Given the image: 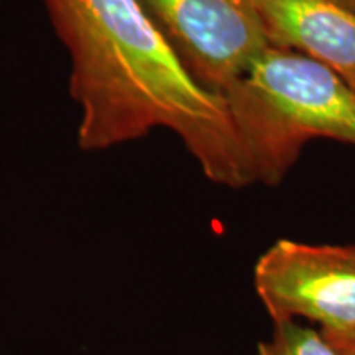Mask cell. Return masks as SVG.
I'll list each match as a JSON object with an SVG mask.
<instances>
[{
  "mask_svg": "<svg viewBox=\"0 0 355 355\" xmlns=\"http://www.w3.org/2000/svg\"><path fill=\"white\" fill-rule=\"evenodd\" d=\"M73 60L79 145L102 150L170 128L207 180L252 184L224 97L191 78L137 0H44Z\"/></svg>",
  "mask_w": 355,
  "mask_h": 355,
  "instance_id": "cell-1",
  "label": "cell"
},
{
  "mask_svg": "<svg viewBox=\"0 0 355 355\" xmlns=\"http://www.w3.org/2000/svg\"><path fill=\"white\" fill-rule=\"evenodd\" d=\"M220 96L254 183H282L311 140L355 146V89L301 53L266 48Z\"/></svg>",
  "mask_w": 355,
  "mask_h": 355,
  "instance_id": "cell-2",
  "label": "cell"
},
{
  "mask_svg": "<svg viewBox=\"0 0 355 355\" xmlns=\"http://www.w3.org/2000/svg\"><path fill=\"white\" fill-rule=\"evenodd\" d=\"M198 84L222 94L270 48L250 0H137Z\"/></svg>",
  "mask_w": 355,
  "mask_h": 355,
  "instance_id": "cell-3",
  "label": "cell"
},
{
  "mask_svg": "<svg viewBox=\"0 0 355 355\" xmlns=\"http://www.w3.org/2000/svg\"><path fill=\"white\" fill-rule=\"evenodd\" d=\"M254 283L273 322L304 318L322 332L355 331V247L282 239L257 260Z\"/></svg>",
  "mask_w": 355,
  "mask_h": 355,
  "instance_id": "cell-4",
  "label": "cell"
},
{
  "mask_svg": "<svg viewBox=\"0 0 355 355\" xmlns=\"http://www.w3.org/2000/svg\"><path fill=\"white\" fill-rule=\"evenodd\" d=\"M272 46L319 61L355 89V13L334 0H250Z\"/></svg>",
  "mask_w": 355,
  "mask_h": 355,
  "instance_id": "cell-5",
  "label": "cell"
},
{
  "mask_svg": "<svg viewBox=\"0 0 355 355\" xmlns=\"http://www.w3.org/2000/svg\"><path fill=\"white\" fill-rule=\"evenodd\" d=\"M259 355H339L321 331L298 321L275 322L273 334L259 344Z\"/></svg>",
  "mask_w": 355,
  "mask_h": 355,
  "instance_id": "cell-6",
  "label": "cell"
},
{
  "mask_svg": "<svg viewBox=\"0 0 355 355\" xmlns=\"http://www.w3.org/2000/svg\"><path fill=\"white\" fill-rule=\"evenodd\" d=\"M322 332V331H321ZM326 340L339 355H355V331L350 332H322Z\"/></svg>",
  "mask_w": 355,
  "mask_h": 355,
  "instance_id": "cell-7",
  "label": "cell"
},
{
  "mask_svg": "<svg viewBox=\"0 0 355 355\" xmlns=\"http://www.w3.org/2000/svg\"><path fill=\"white\" fill-rule=\"evenodd\" d=\"M334 2L339 3V6H343L344 8H347L352 13H355V0H334Z\"/></svg>",
  "mask_w": 355,
  "mask_h": 355,
  "instance_id": "cell-8",
  "label": "cell"
}]
</instances>
